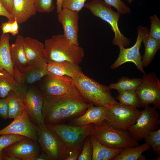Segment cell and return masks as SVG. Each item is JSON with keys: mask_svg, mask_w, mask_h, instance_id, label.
Here are the masks:
<instances>
[{"mask_svg": "<svg viewBox=\"0 0 160 160\" xmlns=\"http://www.w3.org/2000/svg\"><path fill=\"white\" fill-rule=\"evenodd\" d=\"M43 97L42 113L46 125L65 123L80 116L88 104L80 95Z\"/></svg>", "mask_w": 160, "mask_h": 160, "instance_id": "1", "label": "cell"}, {"mask_svg": "<svg viewBox=\"0 0 160 160\" xmlns=\"http://www.w3.org/2000/svg\"><path fill=\"white\" fill-rule=\"evenodd\" d=\"M44 44L48 63L68 61L79 65L82 61L83 49L70 42L63 34L53 35Z\"/></svg>", "mask_w": 160, "mask_h": 160, "instance_id": "2", "label": "cell"}, {"mask_svg": "<svg viewBox=\"0 0 160 160\" xmlns=\"http://www.w3.org/2000/svg\"><path fill=\"white\" fill-rule=\"evenodd\" d=\"M73 81L79 95L88 103L109 108L117 102L108 86L86 76L82 71L73 79Z\"/></svg>", "mask_w": 160, "mask_h": 160, "instance_id": "3", "label": "cell"}, {"mask_svg": "<svg viewBox=\"0 0 160 160\" xmlns=\"http://www.w3.org/2000/svg\"><path fill=\"white\" fill-rule=\"evenodd\" d=\"M84 7L88 9L94 16L98 17L108 23L114 33L112 44L119 48L129 46V39L125 37L120 30L118 21L121 15L113 11L111 6L102 0H92L85 3Z\"/></svg>", "mask_w": 160, "mask_h": 160, "instance_id": "4", "label": "cell"}, {"mask_svg": "<svg viewBox=\"0 0 160 160\" xmlns=\"http://www.w3.org/2000/svg\"><path fill=\"white\" fill-rule=\"evenodd\" d=\"M90 136L103 145L113 148L123 149L139 145L128 131L114 129L108 126L105 121L100 124H94Z\"/></svg>", "mask_w": 160, "mask_h": 160, "instance_id": "5", "label": "cell"}, {"mask_svg": "<svg viewBox=\"0 0 160 160\" xmlns=\"http://www.w3.org/2000/svg\"><path fill=\"white\" fill-rule=\"evenodd\" d=\"M94 125L77 126L65 123L46 125L60 137L70 152L76 150H81L85 139L91 135Z\"/></svg>", "mask_w": 160, "mask_h": 160, "instance_id": "6", "label": "cell"}, {"mask_svg": "<svg viewBox=\"0 0 160 160\" xmlns=\"http://www.w3.org/2000/svg\"><path fill=\"white\" fill-rule=\"evenodd\" d=\"M37 141L50 160H64L70 151L63 141L45 124L36 126Z\"/></svg>", "mask_w": 160, "mask_h": 160, "instance_id": "7", "label": "cell"}, {"mask_svg": "<svg viewBox=\"0 0 160 160\" xmlns=\"http://www.w3.org/2000/svg\"><path fill=\"white\" fill-rule=\"evenodd\" d=\"M142 112L137 108L116 102L109 108L105 121L114 129L128 131Z\"/></svg>", "mask_w": 160, "mask_h": 160, "instance_id": "8", "label": "cell"}, {"mask_svg": "<svg viewBox=\"0 0 160 160\" xmlns=\"http://www.w3.org/2000/svg\"><path fill=\"white\" fill-rule=\"evenodd\" d=\"M37 87L43 97L64 95H80L73 79L67 76L49 73L42 78Z\"/></svg>", "mask_w": 160, "mask_h": 160, "instance_id": "9", "label": "cell"}, {"mask_svg": "<svg viewBox=\"0 0 160 160\" xmlns=\"http://www.w3.org/2000/svg\"><path fill=\"white\" fill-rule=\"evenodd\" d=\"M136 123L128 131L130 135L137 141L145 139L150 133L159 129V113L154 106L145 107Z\"/></svg>", "mask_w": 160, "mask_h": 160, "instance_id": "10", "label": "cell"}, {"mask_svg": "<svg viewBox=\"0 0 160 160\" xmlns=\"http://www.w3.org/2000/svg\"><path fill=\"white\" fill-rule=\"evenodd\" d=\"M136 92L141 107L144 108L153 104L157 109H160V82L155 73L143 74Z\"/></svg>", "mask_w": 160, "mask_h": 160, "instance_id": "11", "label": "cell"}, {"mask_svg": "<svg viewBox=\"0 0 160 160\" xmlns=\"http://www.w3.org/2000/svg\"><path fill=\"white\" fill-rule=\"evenodd\" d=\"M137 29V36L135 43L129 48H119L120 52L117 58L111 66V69H116L126 63L131 62L135 65L140 71L143 74L145 73L142 64V57L140 49L143 40L148 33L149 29L148 27L141 25H139Z\"/></svg>", "mask_w": 160, "mask_h": 160, "instance_id": "12", "label": "cell"}, {"mask_svg": "<svg viewBox=\"0 0 160 160\" xmlns=\"http://www.w3.org/2000/svg\"><path fill=\"white\" fill-rule=\"evenodd\" d=\"M6 134L21 135L37 141L36 126L31 121L25 109L9 125L0 130V135Z\"/></svg>", "mask_w": 160, "mask_h": 160, "instance_id": "13", "label": "cell"}, {"mask_svg": "<svg viewBox=\"0 0 160 160\" xmlns=\"http://www.w3.org/2000/svg\"><path fill=\"white\" fill-rule=\"evenodd\" d=\"M25 109L35 126L45 124L42 113L44 97L37 87L28 88L24 99Z\"/></svg>", "mask_w": 160, "mask_h": 160, "instance_id": "14", "label": "cell"}, {"mask_svg": "<svg viewBox=\"0 0 160 160\" xmlns=\"http://www.w3.org/2000/svg\"><path fill=\"white\" fill-rule=\"evenodd\" d=\"M57 14L58 20L62 26L64 36L71 43L79 45V12L63 8Z\"/></svg>", "mask_w": 160, "mask_h": 160, "instance_id": "15", "label": "cell"}, {"mask_svg": "<svg viewBox=\"0 0 160 160\" xmlns=\"http://www.w3.org/2000/svg\"><path fill=\"white\" fill-rule=\"evenodd\" d=\"M35 141L26 137L3 151L6 153L13 156L19 160H34L40 154L39 148Z\"/></svg>", "mask_w": 160, "mask_h": 160, "instance_id": "16", "label": "cell"}, {"mask_svg": "<svg viewBox=\"0 0 160 160\" xmlns=\"http://www.w3.org/2000/svg\"><path fill=\"white\" fill-rule=\"evenodd\" d=\"M108 108L105 106H96L88 103L87 108L82 115L69 121V124L81 126L90 124L100 125L104 121Z\"/></svg>", "mask_w": 160, "mask_h": 160, "instance_id": "17", "label": "cell"}, {"mask_svg": "<svg viewBox=\"0 0 160 160\" xmlns=\"http://www.w3.org/2000/svg\"><path fill=\"white\" fill-rule=\"evenodd\" d=\"M28 88L17 83L7 71H0V98H5L13 92L24 99Z\"/></svg>", "mask_w": 160, "mask_h": 160, "instance_id": "18", "label": "cell"}, {"mask_svg": "<svg viewBox=\"0 0 160 160\" xmlns=\"http://www.w3.org/2000/svg\"><path fill=\"white\" fill-rule=\"evenodd\" d=\"M36 12L33 0H13L10 14L12 20L16 19L18 24L25 22Z\"/></svg>", "mask_w": 160, "mask_h": 160, "instance_id": "19", "label": "cell"}, {"mask_svg": "<svg viewBox=\"0 0 160 160\" xmlns=\"http://www.w3.org/2000/svg\"><path fill=\"white\" fill-rule=\"evenodd\" d=\"M24 37L18 35L15 42L10 46V54L14 67L21 71H25L29 63L27 59L24 47Z\"/></svg>", "mask_w": 160, "mask_h": 160, "instance_id": "20", "label": "cell"}, {"mask_svg": "<svg viewBox=\"0 0 160 160\" xmlns=\"http://www.w3.org/2000/svg\"><path fill=\"white\" fill-rule=\"evenodd\" d=\"M24 47L29 64L37 61L47 60L44 44L38 39L29 36L25 37Z\"/></svg>", "mask_w": 160, "mask_h": 160, "instance_id": "21", "label": "cell"}, {"mask_svg": "<svg viewBox=\"0 0 160 160\" xmlns=\"http://www.w3.org/2000/svg\"><path fill=\"white\" fill-rule=\"evenodd\" d=\"M47 64L46 60L37 61L30 63L28 67L24 71H22L26 84H33L49 74Z\"/></svg>", "mask_w": 160, "mask_h": 160, "instance_id": "22", "label": "cell"}, {"mask_svg": "<svg viewBox=\"0 0 160 160\" xmlns=\"http://www.w3.org/2000/svg\"><path fill=\"white\" fill-rule=\"evenodd\" d=\"M47 70L52 74L60 76H67L73 79L81 71L79 64L68 61L47 64Z\"/></svg>", "mask_w": 160, "mask_h": 160, "instance_id": "23", "label": "cell"}, {"mask_svg": "<svg viewBox=\"0 0 160 160\" xmlns=\"http://www.w3.org/2000/svg\"><path fill=\"white\" fill-rule=\"evenodd\" d=\"M10 36L8 34H2L1 35L0 71L5 70L13 78L14 67L10 54Z\"/></svg>", "mask_w": 160, "mask_h": 160, "instance_id": "24", "label": "cell"}, {"mask_svg": "<svg viewBox=\"0 0 160 160\" xmlns=\"http://www.w3.org/2000/svg\"><path fill=\"white\" fill-rule=\"evenodd\" d=\"M90 137L92 148V160H113L123 149L107 147L94 137Z\"/></svg>", "mask_w": 160, "mask_h": 160, "instance_id": "25", "label": "cell"}, {"mask_svg": "<svg viewBox=\"0 0 160 160\" xmlns=\"http://www.w3.org/2000/svg\"><path fill=\"white\" fill-rule=\"evenodd\" d=\"M151 148V146L146 142L138 146L127 147L123 149L113 160H146L142 153Z\"/></svg>", "mask_w": 160, "mask_h": 160, "instance_id": "26", "label": "cell"}, {"mask_svg": "<svg viewBox=\"0 0 160 160\" xmlns=\"http://www.w3.org/2000/svg\"><path fill=\"white\" fill-rule=\"evenodd\" d=\"M145 52L142 59L143 67H146L152 61L157 52L160 48V41L154 39L148 33L143 41Z\"/></svg>", "mask_w": 160, "mask_h": 160, "instance_id": "27", "label": "cell"}, {"mask_svg": "<svg viewBox=\"0 0 160 160\" xmlns=\"http://www.w3.org/2000/svg\"><path fill=\"white\" fill-rule=\"evenodd\" d=\"M8 105V118L14 119L25 109L24 99L11 92L6 97Z\"/></svg>", "mask_w": 160, "mask_h": 160, "instance_id": "28", "label": "cell"}, {"mask_svg": "<svg viewBox=\"0 0 160 160\" xmlns=\"http://www.w3.org/2000/svg\"><path fill=\"white\" fill-rule=\"evenodd\" d=\"M142 78L130 79L126 76L121 78L116 83H111L108 86L110 89H115L119 93L127 90L135 91L141 84Z\"/></svg>", "mask_w": 160, "mask_h": 160, "instance_id": "29", "label": "cell"}, {"mask_svg": "<svg viewBox=\"0 0 160 160\" xmlns=\"http://www.w3.org/2000/svg\"><path fill=\"white\" fill-rule=\"evenodd\" d=\"M119 93L116 99L119 101V103L137 108L141 107L135 91H125Z\"/></svg>", "mask_w": 160, "mask_h": 160, "instance_id": "30", "label": "cell"}, {"mask_svg": "<svg viewBox=\"0 0 160 160\" xmlns=\"http://www.w3.org/2000/svg\"><path fill=\"white\" fill-rule=\"evenodd\" d=\"M145 142L148 143L152 148L156 154L160 157V129L149 133L144 139Z\"/></svg>", "mask_w": 160, "mask_h": 160, "instance_id": "31", "label": "cell"}, {"mask_svg": "<svg viewBox=\"0 0 160 160\" xmlns=\"http://www.w3.org/2000/svg\"><path fill=\"white\" fill-rule=\"evenodd\" d=\"M0 136V152L5 148L26 138L22 136L12 134Z\"/></svg>", "mask_w": 160, "mask_h": 160, "instance_id": "32", "label": "cell"}, {"mask_svg": "<svg viewBox=\"0 0 160 160\" xmlns=\"http://www.w3.org/2000/svg\"><path fill=\"white\" fill-rule=\"evenodd\" d=\"M34 5L37 12L48 13L53 11L55 7L53 0H33Z\"/></svg>", "mask_w": 160, "mask_h": 160, "instance_id": "33", "label": "cell"}, {"mask_svg": "<svg viewBox=\"0 0 160 160\" xmlns=\"http://www.w3.org/2000/svg\"><path fill=\"white\" fill-rule=\"evenodd\" d=\"M92 148L90 136L85 139L81 152L78 157V160H91L92 159Z\"/></svg>", "mask_w": 160, "mask_h": 160, "instance_id": "34", "label": "cell"}, {"mask_svg": "<svg viewBox=\"0 0 160 160\" xmlns=\"http://www.w3.org/2000/svg\"><path fill=\"white\" fill-rule=\"evenodd\" d=\"M87 0H62V9H67L79 12L84 7Z\"/></svg>", "mask_w": 160, "mask_h": 160, "instance_id": "35", "label": "cell"}, {"mask_svg": "<svg viewBox=\"0 0 160 160\" xmlns=\"http://www.w3.org/2000/svg\"><path fill=\"white\" fill-rule=\"evenodd\" d=\"M150 17L151 25L148 34L156 39L160 41V20L155 15Z\"/></svg>", "mask_w": 160, "mask_h": 160, "instance_id": "36", "label": "cell"}, {"mask_svg": "<svg viewBox=\"0 0 160 160\" xmlns=\"http://www.w3.org/2000/svg\"><path fill=\"white\" fill-rule=\"evenodd\" d=\"M106 3L114 7L121 14H129L130 8L126 5L121 0H104Z\"/></svg>", "mask_w": 160, "mask_h": 160, "instance_id": "37", "label": "cell"}, {"mask_svg": "<svg viewBox=\"0 0 160 160\" xmlns=\"http://www.w3.org/2000/svg\"><path fill=\"white\" fill-rule=\"evenodd\" d=\"M0 117L4 119L8 118V105L6 98H0Z\"/></svg>", "mask_w": 160, "mask_h": 160, "instance_id": "38", "label": "cell"}, {"mask_svg": "<svg viewBox=\"0 0 160 160\" xmlns=\"http://www.w3.org/2000/svg\"><path fill=\"white\" fill-rule=\"evenodd\" d=\"M14 78L18 83L26 86L24 77L23 72L16 68H14Z\"/></svg>", "mask_w": 160, "mask_h": 160, "instance_id": "39", "label": "cell"}, {"mask_svg": "<svg viewBox=\"0 0 160 160\" xmlns=\"http://www.w3.org/2000/svg\"><path fill=\"white\" fill-rule=\"evenodd\" d=\"M12 20H9L3 23L1 25V28L2 34L11 33V23Z\"/></svg>", "mask_w": 160, "mask_h": 160, "instance_id": "40", "label": "cell"}, {"mask_svg": "<svg viewBox=\"0 0 160 160\" xmlns=\"http://www.w3.org/2000/svg\"><path fill=\"white\" fill-rule=\"evenodd\" d=\"M81 150H76L70 152L64 160H76L78 159Z\"/></svg>", "mask_w": 160, "mask_h": 160, "instance_id": "41", "label": "cell"}, {"mask_svg": "<svg viewBox=\"0 0 160 160\" xmlns=\"http://www.w3.org/2000/svg\"><path fill=\"white\" fill-rule=\"evenodd\" d=\"M19 33L18 23L16 19L12 20L11 33L13 36H15Z\"/></svg>", "mask_w": 160, "mask_h": 160, "instance_id": "42", "label": "cell"}, {"mask_svg": "<svg viewBox=\"0 0 160 160\" xmlns=\"http://www.w3.org/2000/svg\"><path fill=\"white\" fill-rule=\"evenodd\" d=\"M0 16H3L7 17L9 20H13L9 13L4 7L0 1Z\"/></svg>", "mask_w": 160, "mask_h": 160, "instance_id": "43", "label": "cell"}, {"mask_svg": "<svg viewBox=\"0 0 160 160\" xmlns=\"http://www.w3.org/2000/svg\"><path fill=\"white\" fill-rule=\"evenodd\" d=\"M13 0H0V1L6 9L10 13L12 6Z\"/></svg>", "mask_w": 160, "mask_h": 160, "instance_id": "44", "label": "cell"}, {"mask_svg": "<svg viewBox=\"0 0 160 160\" xmlns=\"http://www.w3.org/2000/svg\"><path fill=\"white\" fill-rule=\"evenodd\" d=\"M34 160H50L48 156L43 151Z\"/></svg>", "mask_w": 160, "mask_h": 160, "instance_id": "45", "label": "cell"}, {"mask_svg": "<svg viewBox=\"0 0 160 160\" xmlns=\"http://www.w3.org/2000/svg\"><path fill=\"white\" fill-rule=\"evenodd\" d=\"M57 12L58 13L60 12L62 9V0H56Z\"/></svg>", "mask_w": 160, "mask_h": 160, "instance_id": "46", "label": "cell"}, {"mask_svg": "<svg viewBox=\"0 0 160 160\" xmlns=\"http://www.w3.org/2000/svg\"><path fill=\"white\" fill-rule=\"evenodd\" d=\"M4 160H19L18 159L13 156L7 154L4 152Z\"/></svg>", "mask_w": 160, "mask_h": 160, "instance_id": "47", "label": "cell"}, {"mask_svg": "<svg viewBox=\"0 0 160 160\" xmlns=\"http://www.w3.org/2000/svg\"><path fill=\"white\" fill-rule=\"evenodd\" d=\"M4 151L0 152V160H4Z\"/></svg>", "mask_w": 160, "mask_h": 160, "instance_id": "48", "label": "cell"}, {"mask_svg": "<svg viewBox=\"0 0 160 160\" xmlns=\"http://www.w3.org/2000/svg\"><path fill=\"white\" fill-rule=\"evenodd\" d=\"M129 4H130L133 0H126Z\"/></svg>", "mask_w": 160, "mask_h": 160, "instance_id": "49", "label": "cell"}, {"mask_svg": "<svg viewBox=\"0 0 160 160\" xmlns=\"http://www.w3.org/2000/svg\"><path fill=\"white\" fill-rule=\"evenodd\" d=\"M1 41V35H0V42Z\"/></svg>", "mask_w": 160, "mask_h": 160, "instance_id": "50", "label": "cell"}]
</instances>
